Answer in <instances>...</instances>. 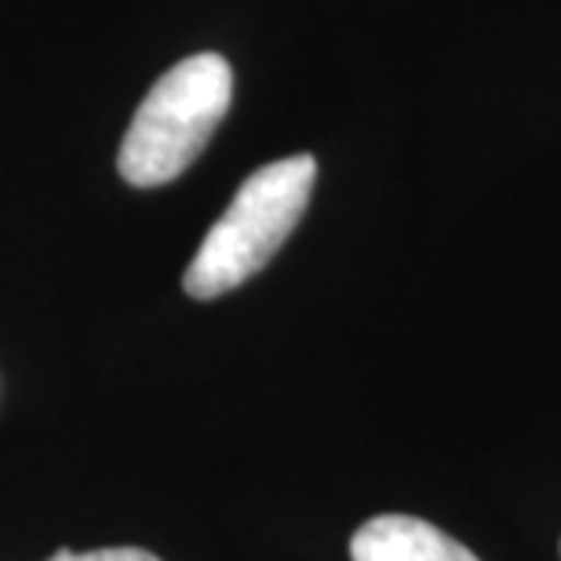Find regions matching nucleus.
I'll use <instances>...</instances> for the list:
<instances>
[{"instance_id":"nucleus-1","label":"nucleus","mask_w":561,"mask_h":561,"mask_svg":"<svg viewBox=\"0 0 561 561\" xmlns=\"http://www.w3.org/2000/svg\"><path fill=\"white\" fill-rule=\"evenodd\" d=\"M313 179H318V161L310 153L285 157L244 179L219 222L201 241L194 263L186 266V296L216 299L260 274L299 227L310 205Z\"/></svg>"},{"instance_id":"nucleus-2","label":"nucleus","mask_w":561,"mask_h":561,"mask_svg":"<svg viewBox=\"0 0 561 561\" xmlns=\"http://www.w3.org/2000/svg\"><path fill=\"white\" fill-rule=\"evenodd\" d=\"M233 103V70L216 51L190 55L150 88L121 142L117 168L131 186H164L208 146Z\"/></svg>"},{"instance_id":"nucleus-3","label":"nucleus","mask_w":561,"mask_h":561,"mask_svg":"<svg viewBox=\"0 0 561 561\" xmlns=\"http://www.w3.org/2000/svg\"><path fill=\"white\" fill-rule=\"evenodd\" d=\"M354 561H478L463 543L412 514H379L351 540Z\"/></svg>"},{"instance_id":"nucleus-4","label":"nucleus","mask_w":561,"mask_h":561,"mask_svg":"<svg viewBox=\"0 0 561 561\" xmlns=\"http://www.w3.org/2000/svg\"><path fill=\"white\" fill-rule=\"evenodd\" d=\"M48 561H161V558L142 551V547H106V551H84V554L55 551Z\"/></svg>"}]
</instances>
